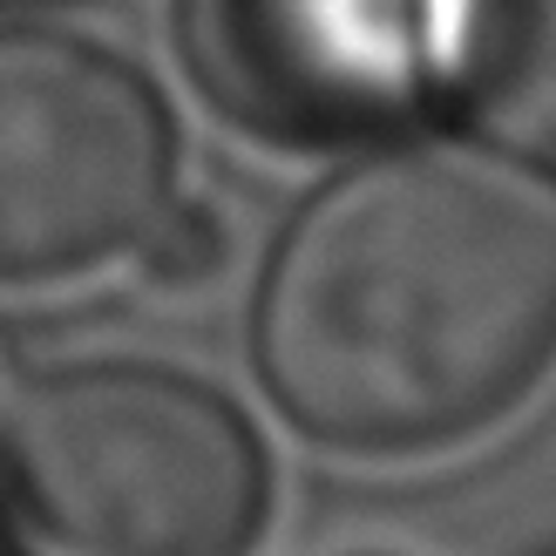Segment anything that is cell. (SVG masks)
I'll return each mask as SVG.
<instances>
[{"label":"cell","mask_w":556,"mask_h":556,"mask_svg":"<svg viewBox=\"0 0 556 556\" xmlns=\"http://www.w3.org/2000/svg\"><path fill=\"white\" fill-rule=\"evenodd\" d=\"M252 353L299 434L428 455L495 428L556 367V177L503 143H394L299 204Z\"/></svg>","instance_id":"6da1fadb"},{"label":"cell","mask_w":556,"mask_h":556,"mask_svg":"<svg viewBox=\"0 0 556 556\" xmlns=\"http://www.w3.org/2000/svg\"><path fill=\"white\" fill-rule=\"evenodd\" d=\"M434 0H177L190 81L286 150L394 129L434 68Z\"/></svg>","instance_id":"277c9868"},{"label":"cell","mask_w":556,"mask_h":556,"mask_svg":"<svg viewBox=\"0 0 556 556\" xmlns=\"http://www.w3.org/2000/svg\"><path fill=\"white\" fill-rule=\"evenodd\" d=\"M225 252H231V231L211 204H163L150 217V231L136 238V258L156 286H204L211 271H225Z\"/></svg>","instance_id":"8992f818"},{"label":"cell","mask_w":556,"mask_h":556,"mask_svg":"<svg viewBox=\"0 0 556 556\" xmlns=\"http://www.w3.org/2000/svg\"><path fill=\"white\" fill-rule=\"evenodd\" d=\"M163 204L170 116L143 75L54 27H0V278L96 271Z\"/></svg>","instance_id":"3957f363"},{"label":"cell","mask_w":556,"mask_h":556,"mask_svg":"<svg viewBox=\"0 0 556 556\" xmlns=\"http://www.w3.org/2000/svg\"><path fill=\"white\" fill-rule=\"evenodd\" d=\"M448 62L503 143L556 150V0H448Z\"/></svg>","instance_id":"5b68a950"},{"label":"cell","mask_w":556,"mask_h":556,"mask_svg":"<svg viewBox=\"0 0 556 556\" xmlns=\"http://www.w3.org/2000/svg\"><path fill=\"white\" fill-rule=\"evenodd\" d=\"M0 482L75 556H252L271 516L258 428L150 359L21 380Z\"/></svg>","instance_id":"7a4b0ae2"},{"label":"cell","mask_w":556,"mask_h":556,"mask_svg":"<svg viewBox=\"0 0 556 556\" xmlns=\"http://www.w3.org/2000/svg\"><path fill=\"white\" fill-rule=\"evenodd\" d=\"M14 401H21V374H14V353L0 340V448H8V421H14Z\"/></svg>","instance_id":"52a82bcc"}]
</instances>
